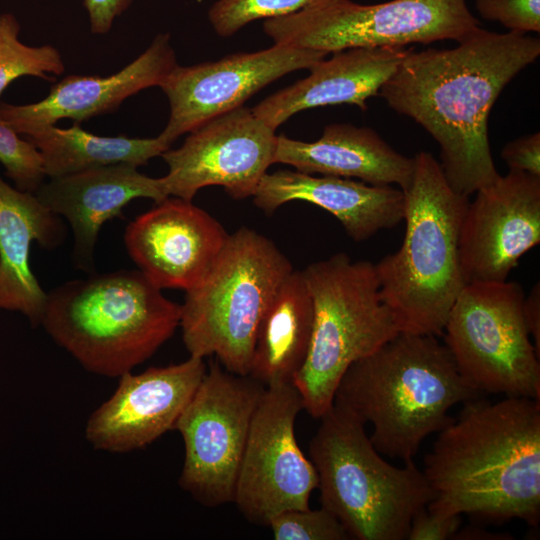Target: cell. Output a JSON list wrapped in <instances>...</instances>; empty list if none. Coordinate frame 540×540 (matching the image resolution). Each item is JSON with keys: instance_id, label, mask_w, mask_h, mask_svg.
Returning <instances> with one entry per match:
<instances>
[{"instance_id": "obj_1", "label": "cell", "mask_w": 540, "mask_h": 540, "mask_svg": "<svg viewBox=\"0 0 540 540\" xmlns=\"http://www.w3.org/2000/svg\"><path fill=\"white\" fill-rule=\"evenodd\" d=\"M450 49L412 48L379 94L438 143L449 186L469 197L493 183L490 111L505 86L540 55L539 38L476 27Z\"/></svg>"}, {"instance_id": "obj_2", "label": "cell", "mask_w": 540, "mask_h": 540, "mask_svg": "<svg viewBox=\"0 0 540 540\" xmlns=\"http://www.w3.org/2000/svg\"><path fill=\"white\" fill-rule=\"evenodd\" d=\"M424 458L429 511L540 522V400L464 403Z\"/></svg>"}, {"instance_id": "obj_3", "label": "cell", "mask_w": 540, "mask_h": 540, "mask_svg": "<svg viewBox=\"0 0 540 540\" xmlns=\"http://www.w3.org/2000/svg\"><path fill=\"white\" fill-rule=\"evenodd\" d=\"M478 397L437 336L401 331L347 369L333 404L371 423L369 438L381 455L406 462L454 419V405Z\"/></svg>"}, {"instance_id": "obj_4", "label": "cell", "mask_w": 540, "mask_h": 540, "mask_svg": "<svg viewBox=\"0 0 540 540\" xmlns=\"http://www.w3.org/2000/svg\"><path fill=\"white\" fill-rule=\"evenodd\" d=\"M413 158L402 245L374 264L381 298L400 330L439 336L466 286L459 239L469 197L449 186L432 154L420 151Z\"/></svg>"}, {"instance_id": "obj_5", "label": "cell", "mask_w": 540, "mask_h": 540, "mask_svg": "<svg viewBox=\"0 0 540 540\" xmlns=\"http://www.w3.org/2000/svg\"><path fill=\"white\" fill-rule=\"evenodd\" d=\"M47 294L40 325L84 369L100 376L131 372L180 324L181 305L140 271L94 275Z\"/></svg>"}, {"instance_id": "obj_6", "label": "cell", "mask_w": 540, "mask_h": 540, "mask_svg": "<svg viewBox=\"0 0 540 540\" xmlns=\"http://www.w3.org/2000/svg\"><path fill=\"white\" fill-rule=\"evenodd\" d=\"M309 443L318 476L321 507L351 539L404 540L414 515L433 499L413 460L397 467L381 457L365 423L333 404Z\"/></svg>"}, {"instance_id": "obj_7", "label": "cell", "mask_w": 540, "mask_h": 540, "mask_svg": "<svg viewBox=\"0 0 540 540\" xmlns=\"http://www.w3.org/2000/svg\"><path fill=\"white\" fill-rule=\"evenodd\" d=\"M293 270L275 243L256 230L241 227L230 234L181 305L179 326L189 355H215L226 370L248 375L259 324Z\"/></svg>"}, {"instance_id": "obj_8", "label": "cell", "mask_w": 540, "mask_h": 540, "mask_svg": "<svg viewBox=\"0 0 540 540\" xmlns=\"http://www.w3.org/2000/svg\"><path fill=\"white\" fill-rule=\"evenodd\" d=\"M301 271L313 302V327L305 362L293 384L304 410L319 419L333 405L347 369L401 330L381 298L374 263L353 261L340 252Z\"/></svg>"}, {"instance_id": "obj_9", "label": "cell", "mask_w": 540, "mask_h": 540, "mask_svg": "<svg viewBox=\"0 0 540 540\" xmlns=\"http://www.w3.org/2000/svg\"><path fill=\"white\" fill-rule=\"evenodd\" d=\"M478 26L466 0H391L373 5L315 0L292 14L263 22L274 44L327 54L351 48L457 42Z\"/></svg>"}, {"instance_id": "obj_10", "label": "cell", "mask_w": 540, "mask_h": 540, "mask_svg": "<svg viewBox=\"0 0 540 540\" xmlns=\"http://www.w3.org/2000/svg\"><path fill=\"white\" fill-rule=\"evenodd\" d=\"M516 282L466 284L444 327V344L478 393L540 400V355L522 313Z\"/></svg>"}, {"instance_id": "obj_11", "label": "cell", "mask_w": 540, "mask_h": 540, "mask_svg": "<svg viewBox=\"0 0 540 540\" xmlns=\"http://www.w3.org/2000/svg\"><path fill=\"white\" fill-rule=\"evenodd\" d=\"M266 386L212 362L174 429L185 447L180 487L204 506L232 502L251 421Z\"/></svg>"}, {"instance_id": "obj_12", "label": "cell", "mask_w": 540, "mask_h": 540, "mask_svg": "<svg viewBox=\"0 0 540 540\" xmlns=\"http://www.w3.org/2000/svg\"><path fill=\"white\" fill-rule=\"evenodd\" d=\"M303 409L293 382L266 386L251 421L233 499L251 523L268 526L283 511L309 508L318 476L295 437V420Z\"/></svg>"}, {"instance_id": "obj_13", "label": "cell", "mask_w": 540, "mask_h": 540, "mask_svg": "<svg viewBox=\"0 0 540 540\" xmlns=\"http://www.w3.org/2000/svg\"><path fill=\"white\" fill-rule=\"evenodd\" d=\"M275 129L243 105L195 128L176 149L161 157L168 196L192 201L207 186H221L233 199L252 197L273 164Z\"/></svg>"}, {"instance_id": "obj_14", "label": "cell", "mask_w": 540, "mask_h": 540, "mask_svg": "<svg viewBox=\"0 0 540 540\" xmlns=\"http://www.w3.org/2000/svg\"><path fill=\"white\" fill-rule=\"evenodd\" d=\"M322 51L274 44L193 66H175L159 87L170 115L160 136L172 145L206 121L238 108L271 82L326 58Z\"/></svg>"}, {"instance_id": "obj_15", "label": "cell", "mask_w": 540, "mask_h": 540, "mask_svg": "<svg viewBox=\"0 0 540 540\" xmlns=\"http://www.w3.org/2000/svg\"><path fill=\"white\" fill-rule=\"evenodd\" d=\"M475 193L460 231L463 277L466 284L505 282L540 243V177L509 170Z\"/></svg>"}, {"instance_id": "obj_16", "label": "cell", "mask_w": 540, "mask_h": 540, "mask_svg": "<svg viewBox=\"0 0 540 540\" xmlns=\"http://www.w3.org/2000/svg\"><path fill=\"white\" fill-rule=\"evenodd\" d=\"M206 369L203 358L190 356L178 364L121 375L114 393L88 418L86 440L112 453L151 444L174 429Z\"/></svg>"}, {"instance_id": "obj_17", "label": "cell", "mask_w": 540, "mask_h": 540, "mask_svg": "<svg viewBox=\"0 0 540 540\" xmlns=\"http://www.w3.org/2000/svg\"><path fill=\"white\" fill-rule=\"evenodd\" d=\"M155 204L126 227L127 252L157 288L188 291L211 269L229 234L191 201L169 196Z\"/></svg>"}, {"instance_id": "obj_18", "label": "cell", "mask_w": 540, "mask_h": 540, "mask_svg": "<svg viewBox=\"0 0 540 540\" xmlns=\"http://www.w3.org/2000/svg\"><path fill=\"white\" fill-rule=\"evenodd\" d=\"M169 34H158L149 47L120 71L109 76L68 75L35 103L0 102V115L19 135L28 136L59 120L76 123L110 113L130 96L159 86L177 66Z\"/></svg>"}, {"instance_id": "obj_19", "label": "cell", "mask_w": 540, "mask_h": 540, "mask_svg": "<svg viewBox=\"0 0 540 540\" xmlns=\"http://www.w3.org/2000/svg\"><path fill=\"white\" fill-rule=\"evenodd\" d=\"M130 164L90 168L50 178L35 193L53 213L66 218L74 235L76 265L93 269L94 248L102 225L122 216V209L137 198L159 203L168 194L162 178L148 177Z\"/></svg>"}, {"instance_id": "obj_20", "label": "cell", "mask_w": 540, "mask_h": 540, "mask_svg": "<svg viewBox=\"0 0 540 540\" xmlns=\"http://www.w3.org/2000/svg\"><path fill=\"white\" fill-rule=\"evenodd\" d=\"M252 198L268 215L290 201L316 205L336 217L356 242L395 227L405 213V196L400 188L330 175L313 176L298 170L266 173Z\"/></svg>"}, {"instance_id": "obj_21", "label": "cell", "mask_w": 540, "mask_h": 540, "mask_svg": "<svg viewBox=\"0 0 540 540\" xmlns=\"http://www.w3.org/2000/svg\"><path fill=\"white\" fill-rule=\"evenodd\" d=\"M410 49L404 47L351 48L312 65L303 79L259 102L253 113L277 129L294 114L335 104L368 109L367 100L379 94Z\"/></svg>"}, {"instance_id": "obj_22", "label": "cell", "mask_w": 540, "mask_h": 540, "mask_svg": "<svg viewBox=\"0 0 540 540\" xmlns=\"http://www.w3.org/2000/svg\"><path fill=\"white\" fill-rule=\"evenodd\" d=\"M65 237L58 215L35 193L11 187L0 177V309L24 314L41 324L48 294L30 268L33 241L52 249Z\"/></svg>"}, {"instance_id": "obj_23", "label": "cell", "mask_w": 540, "mask_h": 540, "mask_svg": "<svg viewBox=\"0 0 540 540\" xmlns=\"http://www.w3.org/2000/svg\"><path fill=\"white\" fill-rule=\"evenodd\" d=\"M282 163L308 174L358 178L372 185H397L406 190L414 158L407 157L369 127L333 123L313 142L277 135L273 164Z\"/></svg>"}, {"instance_id": "obj_24", "label": "cell", "mask_w": 540, "mask_h": 540, "mask_svg": "<svg viewBox=\"0 0 540 540\" xmlns=\"http://www.w3.org/2000/svg\"><path fill=\"white\" fill-rule=\"evenodd\" d=\"M313 302L301 270L284 280L259 324L248 375L265 386L293 382L310 345Z\"/></svg>"}, {"instance_id": "obj_25", "label": "cell", "mask_w": 540, "mask_h": 540, "mask_svg": "<svg viewBox=\"0 0 540 540\" xmlns=\"http://www.w3.org/2000/svg\"><path fill=\"white\" fill-rule=\"evenodd\" d=\"M26 137L40 151L49 178L121 163L139 167L171 147L160 135L155 138L98 136L82 129L79 123L66 129L45 126Z\"/></svg>"}, {"instance_id": "obj_26", "label": "cell", "mask_w": 540, "mask_h": 540, "mask_svg": "<svg viewBox=\"0 0 540 540\" xmlns=\"http://www.w3.org/2000/svg\"><path fill=\"white\" fill-rule=\"evenodd\" d=\"M20 30L12 13H0V95L17 78L33 76L53 81L65 71L57 48L26 45L18 38Z\"/></svg>"}, {"instance_id": "obj_27", "label": "cell", "mask_w": 540, "mask_h": 540, "mask_svg": "<svg viewBox=\"0 0 540 540\" xmlns=\"http://www.w3.org/2000/svg\"><path fill=\"white\" fill-rule=\"evenodd\" d=\"M315 0H217L209 22L221 37H230L250 22L292 14Z\"/></svg>"}, {"instance_id": "obj_28", "label": "cell", "mask_w": 540, "mask_h": 540, "mask_svg": "<svg viewBox=\"0 0 540 540\" xmlns=\"http://www.w3.org/2000/svg\"><path fill=\"white\" fill-rule=\"evenodd\" d=\"M0 163L18 190L36 193L46 173L40 151L24 140L0 115Z\"/></svg>"}, {"instance_id": "obj_29", "label": "cell", "mask_w": 540, "mask_h": 540, "mask_svg": "<svg viewBox=\"0 0 540 540\" xmlns=\"http://www.w3.org/2000/svg\"><path fill=\"white\" fill-rule=\"evenodd\" d=\"M268 526L275 540H348L340 521L329 511L291 509L275 515Z\"/></svg>"}, {"instance_id": "obj_30", "label": "cell", "mask_w": 540, "mask_h": 540, "mask_svg": "<svg viewBox=\"0 0 540 540\" xmlns=\"http://www.w3.org/2000/svg\"><path fill=\"white\" fill-rule=\"evenodd\" d=\"M479 15L509 31L540 32V0H475Z\"/></svg>"}, {"instance_id": "obj_31", "label": "cell", "mask_w": 540, "mask_h": 540, "mask_svg": "<svg viewBox=\"0 0 540 540\" xmlns=\"http://www.w3.org/2000/svg\"><path fill=\"white\" fill-rule=\"evenodd\" d=\"M461 514H441L423 508L411 520L409 540L453 539L461 527Z\"/></svg>"}, {"instance_id": "obj_32", "label": "cell", "mask_w": 540, "mask_h": 540, "mask_svg": "<svg viewBox=\"0 0 540 540\" xmlns=\"http://www.w3.org/2000/svg\"><path fill=\"white\" fill-rule=\"evenodd\" d=\"M501 158L509 170L540 177V133L524 135L508 142L501 151Z\"/></svg>"}, {"instance_id": "obj_33", "label": "cell", "mask_w": 540, "mask_h": 540, "mask_svg": "<svg viewBox=\"0 0 540 540\" xmlns=\"http://www.w3.org/2000/svg\"><path fill=\"white\" fill-rule=\"evenodd\" d=\"M133 0H83L94 34H106L112 28L114 20L125 12Z\"/></svg>"}, {"instance_id": "obj_34", "label": "cell", "mask_w": 540, "mask_h": 540, "mask_svg": "<svg viewBox=\"0 0 540 540\" xmlns=\"http://www.w3.org/2000/svg\"><path fill=\"white\" fill-rule=\"evenodd\" d=\"M522 313L525 326L533 338V345L540 355V284L537 282L523 299Z\"/></svg>"}, {"instance_id": "obj_35", "label": "cell", "mask_w": 540, "mask_h": 540, "mask_svg": "<svg viewBox=\"0 0 540 540\" xmlns=\"http://www.w3.org/2000/svg\"><path fill=\"white\" fill-rule=\"evenodd\" d=\"M513 537L508 533H493L480 527L459 528L453 539L462 540H511Z\"/></svg>"}]
</instances>
